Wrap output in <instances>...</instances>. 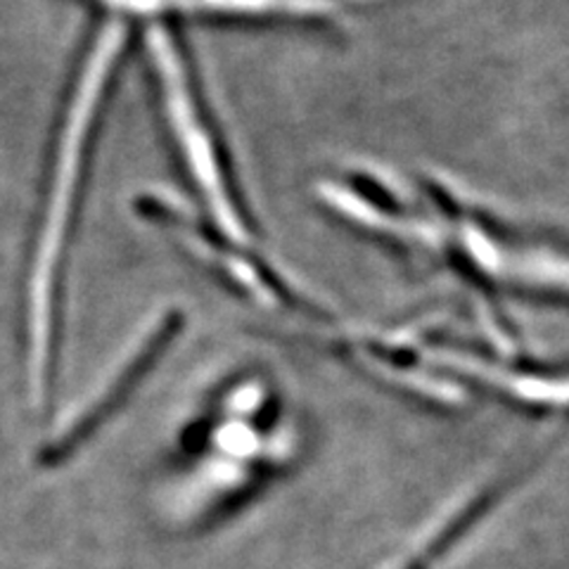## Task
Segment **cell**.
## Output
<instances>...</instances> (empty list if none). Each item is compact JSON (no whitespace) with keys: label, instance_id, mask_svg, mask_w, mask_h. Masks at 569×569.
<instances>
[{"label":"cell","instance_id":"cell-1","mask_svg":"<svg viewBox=\"0 0 569 569\" xmlns=\"http://www.w3.org/2000/svg\"><path fill=\"white\" fill-rule=\"evenodd\" d=\"M123 46H127V27L123 22L104 24L98 43L88 56L79 88L71 98L64 131L60 138V152L52 176L50 194L46 202V219L41 226L39 247L29 278V340H31V378L36 397L46 401L50 385V359H52V316H56V282L60 271V259L64 249L67 228L71 221V207L77 200V188L86 157L88 136L96 121L102 91L110 79Z\"/></svg>","mask_w":569,"mask_h":569},{"label":"cell","instance_id":"cell-2","mask_svg":"<svg viewBox=\"0 0 569 569\" xmlns=\"http://www.w3.org/2000/svg\"><path fill=\"white\" fill-rule=\"evenodd\" d=\"M148 48L159 74V86H162V98L167 104L171 129L178 148H181L186 157L192 181L200 188L204 202L209 204L213 221L219 223V228L230 240L242 244L247 240V230L240 219L238 204L230 198V188L226 183L217 146H213L200 104L194 100L181 52H178L169 31L159 24L148 29Z\"/></svg>","mask_w":569,"mask_h":569},{"label":"cell","instance_id":"cell-3","mask_svg":"<svg viewBox=\"0 0 569 569\" xmlns=\"http://www.w3.org/2000/svg\"><path fill=\"white\" fill-rule=\"evenodd\" d=\"M178 328L176 313H167L164 318L154 320V326L148 328V332L140 337L138 345L131 349V353L123 359V363L117 368L110 382L102 385L98 395L91 397L81 411L69 420L64 430L52 439L48 447L41 451V466L43 468H56L62 466L71 453L79 451L83 443L91 439L93 432H98L102 422L110 420V416L117 408L127 401L131 389L146 376L152 361L164 349L169 337H173V330Z\"/></svg>","mask_w":569,"mask_h":569},{"label":"cell","instance_id":"cell-4","mask_svg":"<svg viewBox=\"0 0 569 569\" xmlns=\"http://www.w3.org/2000/svg\"><path fill=\"white\" fill-rule=\"evenodd\" d=\"M102 6L127 14L157 17L164 12L190 14H318L332 8V0H100Z\"/></svg>","mask_w":569,"mask_h":569}]
</instances>
